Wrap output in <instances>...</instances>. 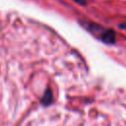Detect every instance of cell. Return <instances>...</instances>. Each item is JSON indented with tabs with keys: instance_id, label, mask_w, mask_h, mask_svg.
<instances>
[{
	"instance_id": "1",
	"label": "cell",
	"mask_w": 126,
	"mask_h": 126,
	"mask_svg": "<svg viewBox=\"0 0 126 126\" xmlns=\"http://www.w3.org/2000/svg\"><path fill=\"white\" fill-rule=\"evenodd\" d=\"M80 24L86 31H88L91 34H93L95 38H97L101 42H103L105 44L115 43L116 35H115V32L113 30L105 28L99 24L90 22V21H81Z\"/></svg>"
},
{
	"instance_id": "2",
	"label": "cell",
	"mask_w": 126,
	"mask_h": 126,
	"mask_svg": "<svg viewBox=\"0 0 126 126\" xmlns=\"http://www.w3.org/2000/svg\"><path fill=\"white\" fill-rule=\"evenodd\" d=\"M52 101H53L52 92H51L49 89H46V91L44 92V94H43V95H42V97H41V99H40V102H41V104L47 106V105H49Z\"/></svg>"
},
{
	"instance_id": "4",
	"label": "cell",
	"mask_w": 126,
	"mask_h": 126,
	"mask_svg": "<svg viewBox=\"0 0 126 126\" xmlns=\"http://www.w3.org/2000/svg\"><path fill=\"white\" fill-rule=\"evenodd\" d=\"M119 28L122 29V30H124V31H126V22H124L122 24H119Z\"/></svg>"
},
{
	"instance_id": "3",
	"label": "cell",
	"mask_w": 126,
	"mask_h": 126,
	"mask_svg": "<svg viewBox=\"0 0 126 126\" xmlns=\"http://www.w3.org/2000/svg\"><path fill=\"white\" fill-rule=\"evenodd\" d=\"M72 1H74L75 3H77L80 6H86L87 5V0H72Z\"/></svg>"
}]
</instances>
